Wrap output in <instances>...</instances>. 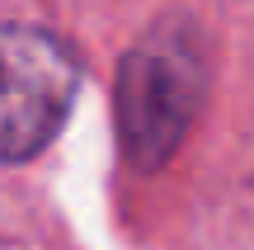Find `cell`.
I'll return each mask as SVG.
<instances>
[{"label": "cell", "instance_id": "obj_1", "mask_svg": "<svg viewBox=\"0 0 254 250\" xmlns=\"http://www.w3.org/2000/svg\"><path fill=\"white\" fill-rule=\"evenodd\" d=\"M202 104V57L189 28L160 24L118 66V132L136 170H155L179 151Z\"/></svg>", "mask_w": 254, "mask_h": 250}, {"label": "cell", "instance_id": "obj_2", "mask_svg": "<svg viewBox=\"0 0 254 250\" xmlns=\"http://www.w3.org/2000/svg\"><path fill=\"white\" fill-rule=\"evenodd\" d=\"M75 52L47 28L0 24V161H28L75 104Z\"/></svg>", "mask_w": 254, "mask_h": 250}]
</instances>
